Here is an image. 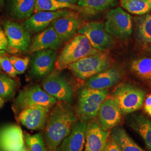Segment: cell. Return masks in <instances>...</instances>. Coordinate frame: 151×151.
<instances>
[{
    "label": "cell",
    "mask_w": 151,
    "mask_h": 151,
    "mask_svg": "<svg viewBox=\"0 0 151 151\" xmlns=\"http://www.w3.org/2000/svg\"><path fill=\"white\" fill-rule=\"evenodd\" d=\"M111 136L122 151H145L132 139L122 127H115Z\"/></svg>",
    "instance_id": "obj_23"
},
{
    "label": "cell",
    "mask_w": 151,
    "mask_h": 151,
    "mask_svg": "<svg viewBox=\"0 0 151 151\" xmlns=\"http://www.w3.org/2000/svg\"><path fill=\"white\" fill-rule=\"evenodd\" d=\"M120 4L126 11L135 15H143L151 10L148 0H120Z\"/></svg>",
    "instance_id": "obj_26"
},
{
    "label": "cell",
    "mask_w": 151,
    "mask_h": 151,
    "mask_svg": "<svg viewBox=\"0 0 151 151\" xmlns=\"http://www.w3.org/2000/svg\"><path fill=\"white\" fill-rule=\"evenodd\" d=\"M58 55L53 49L34 52L30 60V73L34 77L43 78L50 74L55 66Z\"/></svg>",
    "instance_id": "obj_11"
},
{
    "label": "cell",
    "mask_w": 151,
    "mask_h": 151,
    "mask_svg": "<svg viewBox=\"0 0 151 151\" xmlns=\"http://www.w3.org/2000/svg\"><path fill=\"white\" fill-rule=\"evenodd\" d=\"M99 52L92 46L85 35L78 34L69 40L62 49L55 67L57 70H62L78 60Z\"/></svg>",
    "instance_id": "obj_2"
},
{
    "label": "cell",
    "mask_w": 151,
    "mask_h": 151,
    "mask_svg": "<svg viewBox=\"0 0 151 151\" xmlns=\"http://www.w3.org/2000/svg\"><path fill=\"white\" fill-rule=\"evenodd\" d=\"M50 109L43 106L27 108L17 115V121L29 129H41L46 123Z\"/></svg>",
    "instance_id": "obj_13"
},
{
    "label": "cell",
    "mask_w": 151,
    "mask_h": 151,
    "mask_svg": "<svg viewBox=\"0 0 151 151\" xmlns=\"http://www.w3.org/2000/svg\"><path fill=\"white\" fill-rule=\"evenodd\" d=\"M24 147V137L19 126L9 125L0 129V151H22Z\"/></svg>",
    "instance_id": "obj_16"
},
{
    "label": "cell",
    "mask_w": 151,
    "mask_h": 151,
    "mask_svg": "<svg viewBox=\"0 0 151 151\" xmlns=\"http://www.w3.org/2000/svg\"><path fill=\"white\" fill-rule=\"evenodd\" d=\"M137 38L140 43L151 45V15L146 14L135 18Z\"/></svg>",
    "instance_id": "obj_24"
},
{
    "label": "cell",
    "mask_w": 151,
    "mask_h": 151,
    "mask_svg": "<svg viewBox=\"0 0 151 151\" xmlns=\"http://www.w3.org/2000/svg\"><path fill=\"white\" fill-rule=\"evenodd\" d=\"M151 94L147 96L145 100L144 108L147 109V108H151Z\"/></svg>",
    "instance_id": "obj_35"
},
{
    "label": "cell",
    "mask_w": 151,
    "mask_h": 151,
    "mask_svg": "<svg viewBox=\"0 0 151 151\" xmlns=\"http://www.w3.org/2000/svg\"><path fill=\"white\" fill-rule=\"evenodd\" d=\"M146 92L139 87L129 83H121L113 93V98L123 114L136 111L142 108Z\"/></svg>",
    "instance_id": "obj_6"
},
{
    "label": "cell",
    "mask_w": 151,
    "mask_h": 151,
    "mask_svg": "<svg viewBox=\"0 0 151 151\" xmlns=\"http://www.w3.org/2000/svg\"><path fill=\"white\" fill-rule=\"evenodd\" d=\"M78 33L86 37L92 46L99 51H106L113 44V39L105 28L102 22H92L82 25Z\"/></svg>",
    "instance_id": "obj_10"
},
{
    "label": "cell",
    "mask_w": 151,
    "mask_h": 151,
    "mask_svg": "<svg viewBox=\"0 0 151 151\" xmlns=\"http://www.w3.org/2000/svg\"><path fill=\"white\" fill-rule=\"evenodd\" d=\"M24 139L30 151H47L42 134L38 133L32 135L26 134L24 135Z\"/></svg>",
    "instance_id": "obj_30"
},
{
    "label": "cell",
    "mask_w": 151,
    "mask_h": 151,
    "mask_svg": "<svg viewBox=\"0 0 151 151\" xmlns=\"http://www.w3.org/2000/svg\"><path fill=\"white\" fill-rule=\"evenodd\" d=\"M35 3L36 0H10L9 14L15 20H26L33 14Z\"/></svg>",
    "instance_id": "obj_21"
},
{
    "label": "cell",
    "mask_w": 151,
    "mask_h": 151,
    "mask_svg": "<svg viewBox=\"0 0 151 151\" xmlns=\"http://www.w3.org/2000/svg\"><path fill=\"white\" fill-rule=\"evenodd\" d=\"M87 124V120H77L70 134L65 138L55 151H83Z\"/></svg>",
    "instance_id": "obj_18"
},
{
    "label": "cell",
    "mask_w": 151,
    "mask_h": 151,
    "mask_svg": "<svg viewBox=\"0 0 151 151\" xmlns=\"http://www.w3.org/2000/svg\"><path fill=\"white\" fill-rule=\"evenodd\" d=\"M110 63L108 53L105 51H99L78 60L67 67L77 78L84 80L110 68Z\"/></svg>",
    "instance_id": "obj_4"
},
{
    "label": "cell",
    "mask_w": 151,
    "mask_h": 151,
    "mask_svg": "<svg viewBox=\"0 0 151 151\" xmlns=\"http://www.w3.org/2000/svg\"><path fill=\"white\" fill-rule=\"evenodd\" d=\"M0 49L11 53V50L5 32L0 25Z\"/></svg>",
    "instance_id": "obj_33"
},
{
    "label": "cell",
    "mask_w": 151,
    "mask_h": 151,
    "mask_svg": "<svg viewBox=\"0 0 151 151\" xmlns=\"http://www.w3.org/2000/svg\"><path fill=\"white\" fill-rule=\"evenodd\" d=\"M9 58L17 75L24 73L27 70L30 62V59L28 57L22 58L16 56H10Z\"/></svg>",
    "instance_id": "obj_31"
},
{
    "label": "cell",
    "mask_w": 151,
    "mask_h": 151,
    "mask_svg": "<svg viewBox=\"0 0 151 151\" xmlns=\"http://www.w3.org/2000/svg\"><path fill=\"white\" fill-rule=\"evenodd\" d=\"M109 90L83 88L79 92L76 112L80 120H88L95 118L103 102L106 99Z\"/></svg>",
    "instance_id": "obj_3"
},
{
    "label": "cell",
    "mask_w": 151,
    "mask_h": 151,
    "mask_svg": "<svg viewBox=\"0 0 151 151\" xmlns=\"http://www.w3.org/2000/svg\"><path fill=\"white\" fill-rule=\"evenodd\" d=\"M145 111H146L147 113L150 116H151V108L145 109Z\"/></svg>",
    "instance_id": "obj_38"
},
{
    "label": "cell",
    "mask_w": 151,
    "mask_h": 151,
    "mask_svg": "<svg viewBox=\"0 0 151 151\" xmlns=\"http://www.w3.org/2000/svg\"><path fill=\"white\" fill-rule=\"evenodd\" d=\"M149 52H150V53H151V45L150 47V48H149Z\"/></svg>",
    "instance_id": "obj_42"
},
{
    "label": "cell",
    "mask_w": 151,
    "mask_h": 151,
    "mask_svg": "<svg viewBox=\"0 0 151 151\" xmlns=\"http://www.w3.org/2000/svg\"><path fill=\"white\" fill-rule=\"evenodd\" d=\"M99 125L105 131H109L116 127L121 122L122 113L113 97H107L99 109Z\"/></svg>",
    "instance_id": "obj_14"
},
{
    "label": "cell",
    "mask_w": 151,
    "mask_h": 151,
    "mask_svg": "<svg viewBox=\"0 0 151 151\" xmlns=\"http://www.w3.org/2000/svg\"><path fill=\"white\" fill-rule=\"evenodd\" d=\"M130 127L143 139L148 151H151V120L146 116L137 115L129 119Z\"/></svg>",
    "instance_id": "obj_22"
},
{
    "label": "cell",
    "mask_w": 151,
    "mask_h": 151,
    "mask_svg": "<svg viewBox=\"0 0 151 151\" xmlns=\"http://www.w3.org/2000/svg\"><path fill=\"white\" fill-rule=\"evenodd\" d=\"M6 51L4 50H1L0 49V70H1V60L2 59V58L6 55Z\"/></svg>",
    "instance_id": "obj_37"
},
{
    "label": "cell",
    "mask_w": 151,
    "mask_h": 151,
    "mask_svg": "<svg viewBox=\"0 0 151 151\" xmlns=\"http://www.w3.org/2000/svg\"><path fill=\"white\" fill-rule=\"evenodd\" d=\"M104 151H105V150H104Z\"/></svg>",
    "instance_id": "obj_44"
},
{
    "label": "cell",
    "mask_w": 151,
    "mask_h": 151,
    "mask_svg": "<svg viewBox=\"0 0 151 151\" xmlns=\"http://www.w3.org/2000/svg\"><path fill=\"white\" fill-rule=\"evenodd\" d=\"M5 2V0H0V9H1L4 5Z\"/></svg>",
    "instance_id": "obj_40"
},
{
    "label": "cell",
    "mask_w": 151,
    "mask_h": 151,
    "mask_svg": "<svg viewBox=\"0 0 151 151\" xmlns=\"http://www.w3.org/2000/svg\"><path fill=\"white\" fill-rule=\"evenodd\" d=\"M110 132L102 129L99 124L90 122L85 132V151H104L110 138Z\"/></svg>",
    "instance_id": "obj_15"
},
{
    "label": "cell",
    "mask_w": 151,
    "mask_h": 151,
    "mask_svg": "<svg viewBox=\"0 0 151 151\" xmlns=\"http://www.w3.org/2000/svg\"><path fill=\"white\" fill-rule=\"evenodd\" d=\"M11 53L26 52L31 43V34L24 25L17 22L5 19L2 22Z\"/></svg>",
    "instance_id": "obj_9"
},
{
    "label": "cell",
    "mask_w": 151,
    "mask_h": 151,
    "mask_svg": "<svg viewBox=\"0 0 151 151\" xmlns=\"http://www.w3.org/2000/svg\"><path fill=\"white\" fill-rule=\"evenodd\" d=\"M43 89L58 101L71 104L73 91L70 82L65 76L58 72H51L42 82Z\"/></svg>",
    "instance_id": "obj_8"
},
{
    "label": "cell",
    "mask_w": 151,
    "mask_h": 151,
    "mask_svg": "<svg viewBox=\"0 0 151 151\" xmlns=\"http://www.w3.org/2000/svg\"><path fill=\"white\" fill-rule=\"evenodd\" d=\"M53 106L45 124L43 139L47 151H56L78 120L70 104L58 101Z\"/></svg>",
    "instance_id": "obj_1"
},
{
    "label": "cell",
    "mask_w": 151,
    "mask_h": 151,
    "mask_svg": "<svg viewBox=\"0 0 151 151\" xmlns=\"http://www.w3.org/2000/svg\"><path fill=\"white\" fill-rule=\"evenodd\" d=\"M1 68L7 75L11 77H15L16 76L18 75L10 60L9 57H8L7 54L1 60Z\"/></svg>",
    "instance_id": "obj_32"
},
{
    "label": "cell",
    "mask_w": 151,
    "mask_h": 151,
    "mask_svg": "<svg viewBox=\"0 0 151 151\" xmlns=\"http://www.w3.org/2000/svg\"><path fill=\"white\" fill-rule=\"evenodd\" d=\"M67 9L57 11H40L35 12L24 22L23 25L30 34L38 33L50 26L57 19L72 12Z\"/></svg>",
    "instance_id": "obj_12"
},
{
    "label": "cell",
    "mask_w": 151,
    "mask_h": 151,
    "mask_svg": "<svg viewBox=\"0 0 151 151\" xmlns=\"http://www.w3.org/2000/svg\"><path fill=\"white\" fill-rule=\"evenodd\" d=\"M117 0H78V5L87 11H103Z\"/></svg>",
    "instance_id": "obj_29"
},
{
    "label": "cell",
    "mask_w": 151,
    "mask_h": 151,
    "mask_svg": "<svg viewBox=\"0 0 151 151\" xmlns=\"http://www.w3.org/2000/svg\"><path fill=\"white\" fill-rule=\"evenodd\" d=\"M105 151H122L119 146L114 140L113 138L110 137L105 148Z\"/></svg>",
    "instance_id": "obj_34"
},
{
    "label": "cell",
    "mask_w": 151,
    "mask_h": 151,
    "mask_svg": "<svg viewBox=\"0 0 151 151\" xmlns=\"http://www.w3.org/2000/svg\"><path fill=\"white\" fill-rule=\"evenodd\" d=\"M5 104V101L0 97V108H2Z\"/></svg>",
    "instance_id": "obj_39"
},
{
    "label": "cell",
    "mask_w": 151,
    "mask_h": 151,
    "mask_svg": "<svg viewBox=\"0 0 151 151\" xmlns=\"http://www.w3.org/2000/svg\"><path fill=\"white\" fill-rule=\"evenodd\" d=\"M65 9H72L77 11L84 10L79 6L67 2H62L58 0H36L34 12L57 11Z\"/></svg>",
    "instance_id": "obj_25"
},
{
    "label": "cell",
    "mask_w": 151,
    "mask_h": 151,
    "mask_svg": "<svg viewBox=\"0 0 151 151\" xmlns=\"http://www.w3.org/2000/svg\"><path fill=\"white\" fill-rule=\"evenodd\" d=\"M57 100L49 95L39 85H36L23 89L19 92L12 104V109L16 115L27 108L43 106L51 108Z\"/></svg>",
    "instance_id": "obj_5"
},
{
    "label": "cell",
    "mask_w": 151,
    "mask_h": 151,
    "mask_svg": "<svg viewBox=\"0 0 151 151\" xmlns=\"http://www.w3.org/2000/svg\"><path fill=\"white\" fill-rule=\"evenodd\" d=\"M58 1L62 2H67V3H70L72 4H75L76 2H78V0H58Z\"/></svg>",
    "instance_id": "obj_36"
},
{
    "label": "cell",
    "mask_w": 151,
    "mask_h": 151,
    "mask_svg": "<svg viewBox=\"0 0 151 151\" xmlns=\"http://www.w3.org/2000/svg\"><path fill=\"white\" fill-rule=\"evenodd\" d=\"M121 79V74L115 68H109L89 78L85 87L97 90H105L114 86Z\"/></svg>",
    "instance_id": "obj_20"
},
{
    "label": "cell",
    "mask_w": 151,
    "mask_h": 151,
    "mask_svg": "<svg viewBox=\"0 0 151 151\" xmlns=\"http://www.w3.org/2000/svg\"><path fill=\"white\" fill-rule=\"evenodd\" d=\"M148 1H149V2H150L151 4V0H148Z\"/></svg>",
    "instance_id": "obj_43"
},
{
    "label": "cell",
    "mask_w": 151,
    "mask_h": 151,
    "mask_svg": "<svg viewBox=\"0 0 151 151\" xmlns=\"http://www.w3.org/2000/svg\"><path fill=\"white\" fill-rule=\"evenodd\" d=\"M81 20L75 12L62 16L55 20L52 26L62 42H68L73 38L82 26Z\"/></svg>",
    "instance_id": "obj_17"
},
{
    "label": "cell",
    "mask_w": 151,
    "mask_h": 151,
    "mask_svg": "<svg viewBox=\"0 0 151 151\" xmlns=\"http://www.w3.org/2000/svg\"><path fill=\"white\" fill-rule=\"evenodd\" d=\"M105 28L111 36L121 39H128L133 31L132 17L121 7L112 9L106 14Z\"/></svg>",
    "instance_id": "obj_7"
},
{
    "label": "cell",
    "mask_w": 151,
    "mask_h": 151,
    "mask_svg": "<svg viewBox=\"0 0 151 151\" xmlns=\"http://www.w3.org/2000/svg\"><path fill=\"white\" fill-rule=\"evenodd\" d=\"M17 88V83L11 77L0 73V97L5 101L12 99Z\"/></svg>",
    "instance_id": "obj_27"
},
{
    "label": "cell",
    "mask_w": 151,
    "mask_h": 151,
    "mask_svg": "<svg viewBox=\"0 0 151 151\" xmlns=\"http://www.w3.org/2000/svg\"><path fill=\"white\" fill-rule=\"evenodd\" d=\"M62 43L54 27L50 25L32 38L27 51L34 53L44 49L56 50L60 48Z\"/></svg>",
    "instance_id": "obj_19"
},
{
    "label": "cell",
    "mask_w": 151,
    "mask_h": 151,
    "mask_svg": "<svg viewBox=\"0 0 151 151\" xmlns=\"http://www.w3.org/2000/svg\"><path fill=\"white\" fill-rule=\"evenodd\" d=\"M22 151H29L28 150H27V147H25V146L24 147V148L22 149Z\"/></svg>",
    "instance_id": "obj_41"
},
{
    "label": "cell",
    "mask_w": 151,
    "mask_h": 151,
    "mask_svg": "<svg viewBox=\"0 0 151 151\" xmlns=\"http://www.w3.org/2000/svg\"><path fill=\"white\" fill-rule=\"evenodd\" d=\"M131 68L140 78L151 81V58L134 60L131 65Z\"/></svg>",
    "instance_id": "obj_28"
}]
</instances>
